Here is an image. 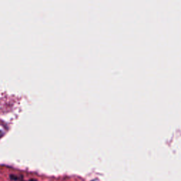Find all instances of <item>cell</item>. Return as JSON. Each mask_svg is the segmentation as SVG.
<instances>
[{"label":"cell","instance_id":"3","mask_svg":"<svg viewBox=\"0 0 181 181\" xmlns=\"http://www.w3.org/2000/svg\"><path fill=\"white\" fill-rule=\"evenodd\" d=\"M20 181H26V180H20ZM28 181H36L35 180H33V179H31V180H28Z\"/></svg>","mask_w":181,"mask_h":181},{"label":"cell","instance_id":"1","mask_svg":"<svg viewBox=\"0 0 181 181\" xmlns=\"http://www.w3.org/2000/svg\"><path fill=\"white\" fill-rule=\"evenodd\" d=\"M10 179L13 180H21L22 178V176H18V175H10Z\"/></svg>","mask_w":181,"mask_h":181},{"label":"cell","instance_id":"2","mask_svg":"<svg viewBox=\"0 0 181 181\" xmlns=\"http://www.w3.org/2000/svg\"><path fill=\"white\" fill-rule=\"evenodd\" d=\"M4 135V133H3V132H1V130H0V138H1V137H2V135Z\"/></svg>","mask_w":181,"mask_h":181}]
</instances>
